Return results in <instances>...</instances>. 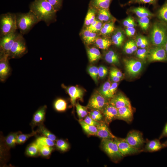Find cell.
I'll return each mask as SVG.
<instances>
[{
    "label": "cell",
    "mask_w": 167,
    "mask_h": 167,
    "mask_svg": "<svg viewBox=\"0 0 167 167\" xmlns=\"http://www.w3.org/2000/svg\"><path fill=\"white\" fill-rule=\"evenodd\" d=\"M29 8L39 22L43 21L48 26L55 20L57 11L47 0H34Z\"/></svg>",
    "instance_id": "6da1fadb"
},
{
    "label": "cell",
    "mask_w": 167,
    "mask_h": 167,
    "mask_svg": "<svg viewBox=\"0 0 167 167\" xmlns=\"http://www.w3.org/2000/svg\"><path fill=\"white\" fill-rule=\"evenodd\" d=\"M16 15L17 29L23 35L28 33L39 22L34 14L30 11L26 13H17Z\"/></svg>",
    "instance_id": "7a4b0ae2"
},
{
    "label": "cell",
    "mask_w": 167,
    "mask_h": 167,
    "mask_svg": "<svg viewBox=\"0 0 167 167\" xmlns=\"http://www.w3.org/2000/svg\"><path fill=\"white\" fill-rule=\"evenodd\" d=\"M150 40L154 46H164L167 42V24L162 21L155 23L151 30Z\"/></svg>",
    "instance_id": "3957f363"
},
{
    "label": "cell",
    "mask_w": 167,
    "mask_h": 167,
    "mask_svg": "<svg viewBox=\"0 0 167 167\" xmlns=\"http://www.w3.org/2000/svg\"><path fill=\"white\" fill-rule=\"evenodd\" d=\"M16 14L8 12L3 14L0 16V36L16 32Z\"/></svg>",
    "instance_id": "277c9868"
},
{
    "label": "cell",
    "mask_w": 167,
    "mask_h": 167,
    "mask_svg": "<svg viewBox=\"0 0 167 167\" xmlns=\"http://www.w3.org/2000/svg\"><path fill=\"white\" fill-rule=\"evenodd\" d=\"M101 147L103 150L114 162L118 161L123 157L113 139H102Z\"/></svg>",
    "instance_id": "5b68a950"
},
{
    "label": "cell",
    "mask_w": 167,
    "mask_h": 167,
    "mask_svg": "<svg viewBox=\"0 0 167 167\" xmlns=\"http://www.w3.org/2000/svg\"><path fill=\"white\" fill-rule=\"evenodd\" d=\"M28 51L26 43L23 35L18 33L9 52V58H20L26 54Z\"/></svg>",
    "instance_id": "8992f818"
},
{
    "label": "cell",
    "mask_w": 167,
    "mask_h": 167,
    "mask_svg": "<svg viewBox=\"0 0 167 167\" xmlns=\"http://www.w3.org/2000/svg\"><path fill=\"white\" fill-rule=\"evenodd\" d=\"M113 139L118 145L120 153L123 156L134 155L143 152L142 149H137L131 146L125 139L115 137Z\"/></svg>",
    "instance_id": "52a82bcc"
},
{
    "label": "cell",
    "mask_w": 167,
    "mask_h": 167,
    "mask_svg": "<svg viewBox=\"0 0 167 167\" xmlns=\"http://www.w3.org/2000/svg\"><path fill=\"white\" fill-rule=\"evenodd\" d=\"M125 139L131 146L139 149H142L145 142L142 133L135 130L130 131Z\"/></svg>",
    "instance_id": "ba28073f"
},
{
    "label": "cell",
    "mask_w": 167,
    "mask_h": 167,
    "mask_svg": "<svg viewBox=\"0 0 167 167\" xmlns=\"http://www.w3.org/2000/svg\"><path fill=\"white\" fill-rule=\"evenodd\" d=\"M18 33L17 32H12L0 37V54L8 55Z\"/></svg>",
    "instance_id": "9c48e42d"
},
{
    "label": "cell",
    "mask_w": 167,
    "mask_h": 167,
    "mask_svg": "<svg viewBox=\"0 0 167 167\" xmlns=\"http://www.w3.org/2000/svg\"><path fill=\"white\" fill-rule=\"evenodd\" d=\"M124 62L126 72L131 76H136L142 70L143 64L140 61L132 59H125Z\"/></svg>",
    "instance_id": "30bf717a"
},
{
    "label": "cell",
    "mask_w": 167,
    "mask_h": 167,
    "mask_svg": "<svg viewBox=\"0 0 167 167\" xmlns=\"http://www.w3.org/2000/svg\"><path fill=\"white\" fill-rule=\"evenodd\" d=\"M107 99L100 93H94L90 99L87 107L92 109L102 111L108 104Z\"/></svg>",
    "instance_id": "8fae6325"
},
{
    "label": "cell",
    "mask_w": 167,
    "mask_h": 167,
    "mask_svg": "<svg viewBox=\"0 0 167 167\" xmlns=\"http://www.w3.org/2000/svg\"><path fill=\"white\" fill-rule=\"evenodd\" d=\"M147 56L150 62L167 61V56L164 46H155L149 51Z\"/></svg>",
    "instance_id": "7c38bea8"
},
{
    "label": "cell",
    "mask_w": 167,
    "mask_h": 167,
    "mask_svg": "<svg viewBox=\"0 0 167 167\" xmlns=\"http://www.w3.org/2000/svg\"><path fill=\"white\" fill-rule=\"evenodd\" d=\"M9 59L8 55L0 54V80L1 82L5 81L10 74Z\"/></svg>",
    "instance_id": "4fadbf2b"
},
{
    "label": "cell",
    "mask_w": 167,
    "mask_h": 167,
    "mask_svg": "<svg viewBox=\"0 0 167 167\" xmlns=\"http://www.w3.org/2000/svg\"><path fill=\"white\" fill-rule=\"evenodd\" d=\"M70 97L71 102L73 107L75 105V102L78 99L82 100L84 95V91L78 87L71 86L66 87L62 85Z\"/></svg>",
    "instance_id": "5bb4252c"
},
{
    "label": "cell",
    "mask_w": 167,
    "mask_h": 167,
    "mask_svg": "<svg viewBox=\"0 0 167 167\" xmlns=\"http://www.w3.org/2000/svg\"><path fill=\"white\" fill-rule=\"evenodd\" d=\"M109 103L117 109L125 106L131 108L129 99L121 93H119L111 98Z\"/></svg>",
    "instance_id": "9a60e30c"
},
{
    "label": "cell",
    "mask_w": 167,
    "mask_h": 167,
    "mask_svg": "<svg viewBox=\"0 0 167 167\" xmlns=\"http://www.w3.org/2000/svg\"><path fill=\"white\" fill-rule=\"evenodd\" d=\"M105 122L109 124L113 120L117 119L118 109L109 103L102 110Z\"/></svg>",
    "instance_id": "2e32d148"
},
{
    "label": "cell",
    "mask_w": 167,
    "mask_h": 167,
    "mask_svg": "<svg viewBox=\"0 0 167 167\" xmlns=\"http://www.w3.org/2000/svg\"><path fill=\"white\" fill-rule=\"evenodd\" d=\"M47 108L45 105L41 106L34 113L31 122L33 127L43 124L45 118Z\"/></svg>",
    "instance_id": "e0dca14e"
},
{
    "label": "cell",
    "mask_w": 167,
    "mask_h": 167,
    "mask_svg": "<svg viewBox=\"0 0 167 167\" xmlns=\"http://www.w3.org/2000/svg\"><path fill=\"white\" fill-rule=\"evenodd\" d=\"M105 122H101L97 127L96 136L103 139H113L116 137L110 131Z\"/></svg>",
    "instance_id": "ac0fdd59"
},
{
    "label": "cell",
    "mask_w": 167,
    "mask_h": 167,
    "mask_svg": "<svg viewBox=\"0 0 167 167\" xmlns=\"http://www.w3.org/2000/svg\"><path fill=\"white\" fill-rule=\"evenodd\" d=\"M117 119L123 120L128 123H131L133 119V114L131 108L123 107L118 109Z\"/></svg>",
    "instance_id": "d6986e66"
},
{
    "label": "cell",
    "mask_w": 167,
    "mask_h": 167,
    "mask_svg": "<svg viewBox=\"0 0 167 167\" xmlns=\"http://www.w3.org/2000/svg\"><path fill=\"white\" fill-rule=\"evenodd\" d=\"M159 139H155L148 141L144 148L143 152H156L164 148L162 143Z\"/></svg>",
    "instance_id": "ffe728a7"
},
{
    "label": "cell",
    "mask_w": 167,
    "mask_h": 167,
    "mask_svg": "<svg viewBox=\"0 0 167 167\" xmlns=\"http://www.w3.org/2000/svg\"><path fill=\"white\" fill-rule=\"evenodd\" d=\"M98 20L101 22H108L113 21V18L110 13L109 9H97Z\"/></svg>",
    "instance_id": "44dd1931"
},
{
    "label": "cell",
    "mask_w": 167,
    "mask_h": 167,
    "mask_svg": "<svg viewBox=\"0 0 167 167\" xmlns=\"http://www.w3.org/2000/svg\"><path fill=\"white\" fill-rule=\"evenodd\" d=\"M112 0H91L90 6L96 10L101 9H109Z\"/></svg>",
    "instance_id": "7402d4cb"
},
{
    "label": "cell",
    "mask_w": 167,
    "mask_h": 167,
    "mask_svg": "<svg viewBox=\"0 0 167 167\" xmlns=\"http://www.w3.org/2000/svg\"><path fill=\"white\" fill-rule=\"evenodd\" d=\"M82 36L84 41L87 44H90L94 42L97 37L96 32H92L86 28L83 31Z\"/></svg>",
    "instance_id": "603a6c76"
},
{
    "label": "cell",
    "mask_w": 167,
    "mask_h": 167,
    "mask_svg": "<svg viewBox=\"0 0 167 167\" xmlns=\"http://www.w3.org/2000/svg\"><path fill=\"white\" fill-rule=\"evenodd\" d=\"M79 122L83 130L87 134L89 135H96L97 132L96 126L86 123L82 119H79Z\"/></svg>",
    "instance_id": "cb8c5ba5"
},
{
    "label": "cell",
    "mask_w": 167,
    "mask_h": 167,
    "mask_svg": "<svg viewBox=\"0 0 167 167\" xmlns=\"http://www.w3.org/2000/svg\"><path fill=\"white\" fill-rule=\"evenodd\" d=\"M105 59L108 63L113 64H119V58L118 54L113 51L110 50L105 54Z\"/></svg>",
    "instance_id": "d4e9b609"
},
{
    "label": "cell",
    "mask_w": 167,
    "mask_h": 167,
    "mask_svg": "<svg viewBox=\"0 0 167 167\" xmlns=\"http://www.w3.org/2000/svg\"><path fill=\"white\" fill-rule=\"evenodd\" d=\"M88 58L91 62H93L101 58V54L97 48L92 47L89 48L87 51Z\"/></svg>",
    "instance_id": "484cf974"
},
{
    "label": "cell",
    "mask_w": 167,
    "mask_h": 167,
    "mask_svg": "<svg viewBox=\"0 0 167 167\" xmlns=\"http://www.w3.org/2000/svg\"><path fill=\"white\" fill-rule=\"evenodd\" d=\"M131 11L135 14L139 18L148 17L153 16L148 10L143 7H137L132 9Z\"/></svg>",
    "instance_id": "4316f807"
},
{
    "label": "cell",
    "mask_w": 167,
    "mask_h": 167,
    "mask_svg": "<svg viewBox=\"0 0 167 167\" xmlns=\"http://www.w3.org/2000/svg\"><path fill=\"white\" fill-rule=\"evenodd\" d=\"M94 42L97 47L102 49H107L112 44L110 40L104 37H97Z\"/></svg>",
    "instance_id": "83f0119b"
},
{
    "label": "cell",
    "mask_w": 167,
    "mask_h": 167,
    "mask_svg": "<svg viewBox=\"0 0 167 167\" xmlns=\"http://www.w3.org/2000/svg\"><path fill=\"white\" fill-rule=\"evenodd\" d=\"M96 9L95 8L90 6L84 21V24L86 27L92 23L96 19Z\"/></svg>",
    "instance_id": "f1b7e54d"
},
{
    "label": "cell",
    "mask_w": 167,
    "mask_h": 167,
    "mask_svg": "<svg viewBox=\"0 0 167 167\" xmlns=\"http://www.w3.org/2000/svg\"><path fill=\"white\" fill-rule=\"evenodd\" d=\"M124 40V36L122 32L120 30L117 31L112 37V41L118 47L121 46Z\"/></svg>",
    "instance_id": "f546056e"
},
{
    "label": "cell",
    "mask_w": 167,
    "mask_h": 167,
    "mask_svg": "<svg viewBox=\"0 0 167 167\" xmlns=\"http://www.w3.org/2000/svg\"><path fill=\"white\" fill-rule=\"evenodd\" d=\"M26 154L28 156L31 157L36 156L39 154V146L35 141L28 146L26 150Z\"/></svg>",
    "instance_id": "4dcf8cb0"
},
{
    "label": "cell",
    "mask_w": 167,
    "mask_h": 167,
    "mask_svg": "<svg viewBox=\"0 0 167 167\" xmlns=\"http://www.w3.org/2000/svg\"><path fill=\"white\" fill-rule=\"evenodd\" d=\"M20 132L12 133L9 134L5 139L6 146L9 148H13L16 143L17 139Z\"/></svg>",
    "instance_id": "1f68e13d"
},
{
    "label": "cell",
    "mask_w": 167,
    "mask_h": 167,
    "mask_svg": "<svg viewBox=\"0 0 167 167\" xmlns=\"http://www.w3.org/2000/svg\"><path fill=\"white\" fill-rule=\"evenodd\" d=\"M53 106L54 109L57 111L63 112L67 109V103L64 99L59 98L54 101Z\"/></svg>",
    "instance_id": "d6a6232c"
},
{
    "label": "cell",
    "mask_w": 167,
    "mask_h": 167,
    "mask_svg": "<svg viewBox=\"0 0 167 167\" xmlns=\"http://www.w3.org/2000/svg\"><path fill=\"white\" fill-rule=\"evenodd\" d=\"M115 28L114 22L111 21L104 24L100 31L102 35H107L112 32Z\"/></svg>",
    "instance_id": "836d02e7"
},
{
    "label": "cell",
    "mask_w": 167,
    "mask_h": 167,
    "mask_svg": "<svg viewBox=\"0 0 167 167\" xmlns=\"http://www.w3.org/2000/svg\"><path fill=\"white\" fill-rule=\"evenodd\" d=\"M39 126L38 129L37 130L38 133L41 134L43 136L46 137L53 141H54L56 140V136L51 133L43 124Z\"/></svg>",
    "instance_id": "e575fe53"
},
{
    "label": "cell",
    "mask_w": 167,
    "mask_h": 167,
    "mask_svg": "<svg viewBox=\"0 0 167 167\" xmlns=\"http://www.w3.org/2000/svg\"><path fill=\"white\" fill-rule=\"evenodd\" d=\"M111 84L109 81H107L102 85L100 91V93L107 99H111L113 97L109 91Z\"/></svg>",
    "instance_id": "d590c367"
},
{
    "label": "cell",
    "mask_w": 167,
    "mask_h": 167,
    "mask_svg": "<svg viewBox=\"0 0 167 167\" xmlns=\"http://www.w3.org/2000/svg\"><path fill=\"white\" fill-rule=\"evenodd\" d=\"M158 15L162 22L167 24V1L159 10Z\"/></svg>",
    "instance_id": "8d00e7d4"
},
{
    "label": "cell",
    "mask_w": 167,
    "mask_h": 167,
    "mask_svg": "<svg viewBox=\"0 0 167 167\" xmlns=\"http://www.w3.org/2000/svg\"><path fill=\"white\" fill-rule=\"evenodd\" d=\"M35 142L38 145L43 146L53 147L55 145L54 141L44 136L37 138Z\"/></svg>",
    "instance_id": "74e56055"
},
{
    "label": "cell",
    "mask_w": 167,
    "mask_h": 167,
    "mask_svg": "<svg viewBox=\"0 0 167 167\" xmlns=\"http://www.w3.org/2000/svg\"><path fill=\"white\" fill-rule=\"evenodd\" d=\"M38 133L37 131H33L29 134H22L21 133H20L18 135L16 143L21 144L24 143L29 138L32 136L35 135Z\"/></svg>",
    "instance_id": "f35d334b"
},
{
    "label": "cell",
    "mask_w": 167,
    "mask_h": 167,
    "mask_svg": "<svg viewBox=\"0 0 167 167\" xmlns=\"http://www.w3.org/2000/svg\"><path fill=\"white\" fill-rule=\"evenodd\" d=\"M38 145L39 148V154L43 157H47L49 156L54 149L52 147Z\"/></svg>",
    "instance_id": "ab89813d"
},
{
    "label": "cell",
    "mask_w": 167,
    "mask_h": 167,
    "mask_svg": "<svg viewBox=\"0 0 167 167\" xmlns=\"http://www.w3.org/2000/svg\"><path fill=\"white\" fill-rule=\"evenodd\" d=\"M103 24L102 22L96 19L92 23L87 27L86 28L92 32H96L100 31Z\"/></svg>",
    "instance_id": "60d3db41"
},
{
    "label": "cell",
    "mask_w": 167,
    "mask_h": 167,
    "mask_svg": "<svg viewBox=\"0 0 167 167\" xmlns=\"http://www.w3.org/2000/svg\"><path fill=\"white\" fill-rule=\"evenodd\" d=\"M76 112L79 119H82L87 115V107L80 105L79 102L75 105Z\"/></svg>",
    "instance_id": "b9f144b4"
},
{
    "label": "cell",
    "mask_w": 167,
    "mask_h": 167,
    "mask_svg": "<svg viewBox=\"0 0 167 167\" xmlns=\"http://www.w3.org/2000/svg\"><path fill=\"white\" fill-rule=\"evenodd\" d=\"M55 144L57 148L62 152L66 151L69 148L68 143L62 139H59L56 140Z\"/></svg>",
    "instance_id": "7bdbcfd3"
},
{
    "label": "cell",
    "mask_w": 167,
    "mask_h": 167,
    "mask_svg": "<svg viewBox=\"0 0 167 167\" xmlns=\"http://www.w3.org/2000/svg\"><path fill=\"white\" fill-rule=\"evenodd\" d=\"M135 42L137 46L141 48H145L148 45V42L147 39L142 36H138Z\"/></svg>",
    "instance_id": "ee69618b"
},
{
    "label": "cell",
    "mask_w": 167,
    "mask_h": 167,
    "mask_svg": "<svg viewBox=\"0 0 167 167\" xmlns=\"http://www.w3.org/2000/svg\"><path fill=\"white\" fill-rule=\"evenodd\" d=\"M138 22L143 30L146 31L148 29L149 24V19L148 17L139 18Z\"/></svg>",
    "instance_id": "f6af8a7d"
},
{
    "label": "cell",
    "mask_w": 167,
    "mask_h": 167,
    "mask_svg": "<svg viewBox=\"0 0 167 167\" xmlns=\"http://www.w3.org/2000/svg\"><path fill=\"white\" fill-rule=\"evenodd\" d=\"M88 72L96 83H97V77L98 73V68L95 66H89L88 68Z\"/></svg>",
    "instance_id": "bcb514c9"
},
{
    "label": "cell",
    "mask_w": 167,
    "mask_h": 167,
    "mask_svg": "<svg viewBox=\"0 0 167 167\" xmlns=\"http://www.w3.org/2000/svg\"><path fill=\"white\" fill-rule=\"evenodd\" d=\"M148 52L147 50L145 48H141L137 49L136 50V56L139 58L144 60L147 56Z\"/></svg>",
    "instance_id": "7dc6e473"
},
{
    "label": "cell",
    "mask_w": 167,
    "mask_h": 167,
    "mask_svg": "<svg viewBox=\"0 0 167 167\" xmlns=\"http://www.w3.org/2000/svg\"><path fill=\"white\" fill-rule=\"evenodd\" d=\"M57 11L61 8L63 0H47Z\"/></svg>",
    "instance_id": "c3c4849f"
},
{
    "label": "cell",
    "mask_w": 167,
    "mask_h": 167,
    "mask_svg": "<svg viewBox=\"0 0 167 167\" xmlns=\"http://www.w3.org/2000/svg\"><path fill=\"white\" fill-rule=\"evenodd\" d=\"M124 26L126 28L134 27L135 25L134 19L130 17H128L125 19L123 23Z\"/></svg>",
    "instance_id": "681fc988"
},
{
    "label": "cell",
    "mask_w": 167,
    "mask_h": 167,
    "mask_svg": "<svg viewBox=\"0 0 167 167\" xmlns=\"http://www.w3.org/2000/svg\"><path fill=\"white\" fill-rule=\"evenodd\" d=\"M83 120L85 123L88 124L96 126L98 125L100 123V122L92 119L89 115H87L86 116Z\"/></svg>",
    "instance_id": "f907efd6"
},
{
    "label": "cell",
    "mask_w": 167,
    "mask_h": 167,
    "mask_svg": "<svg viewBox=\"0 0 167 167\" xmlns=\"http://www.w3.org/2000/svg\"><path fill=\"white\" fill-rule=\"evenodd\" d=\"M108 73V69L105 66H100L98 68V75L99 77L101 78L105 77Z\"/></svg>",
    "instance_id": "816d5d0a"
},
{
    "label": "cell",
    "mask_w": 167,
    "mask_h": 167,
    "mask_svg": "<svg viewBox=\"0 0 167 167\" xmlns=\"http://www.w3.org/2000/svg\"><path fill=\"white\" fill-rule=\"evenodd\" d=\"M158 0H131L130 3L154 4L156 3Z\"/></svg>",
    "instance_id": "f5cc1de1"
},
{
    "label": "cell",
    "mask_w": 167,
    "mask_h": 167,
    "mask_svg": "<svg viewBox=\"0 0 167 167\" xmlns=\"http://www.w3.org/2000/svg\"><path fill=\"white\" fill-rule=\"evenodd\" d=\"M124 50L127 54H131L134 52L131 46L130 41L125 44L124 47Z\"/></svg>",
    "instance_id": "db71d44e"
},
{
    "label": "cell",
    "mask_w": 167,
    "mask_h": 167,
    "mask_svg": "<svg viewBox=\"0 0 167 167\" xmlns=\"http://www.w3.org/2000/svg\"><path fill=\"white\" fill-rule=\"evenodd\" d=\"M110 75L116 76L121 78L123 77V74L121 71L116 68H112L110 71Z\"/></svg>",
    "instance_id": "11a10c76"
},
{
    "label": "cell",
    "mask_w": 167,
    "mask_h": 167,
    "mask_svg": "<svg viewBox=\"0 0 167 167\" xmlns=\"http://www.w3.org/2000/svg\"><path fill=\"white\" fill-rule=\"evenodd\" d=\"M118 85V82H113L111 84L109 88V92L113 96L116 92Z\"/></svg>",
    "instance_id": "9f6ffc18"
},
{
    "label": "cell",
    "mask_w": 167,
    "mask_h": 167,
    "mask_svg": "<svg viewBox=\"0 0 167 167\" xmlns=\"http://www.w3.org/2000/svg\"><path fill=\"white\" fill-rule=\"evenodd\" d=\"M136 30L134 27L126 28L125 30V32L126 35L129 36H133Z\"/></svg>",
    "instance_id": "6f0895ef"
},
{
    "label": "cell",
    "mask_w": 167,
    "mask_h": 167,
    "mask_svg": "<svg viewBox=\"0 0 167 167\" xmlns=\"http://www.w3.org/2000/svg\"><path fill=\"white\" fill-rule=\"evenodd\" d=\"M91 112L99 119L100 121L102 119L103 116L100 110L97 109H92Z\"/></svg>",
    "instance_id": "680465c9"
},
{
    "label": "cell",
    "mask_w": 167,
    "mask_h": 167,
    "mask_svg": "<svg viewBox=\"0 0 167 167\" xmlns=\"http://www.w3.org/2000/svg\"><path fill=\"white\" fill-rule=\"evenodd\" d=\"M165 137H167V122L166 123L162 132L160 136L159 139H160Z\"/></svg>",
    "instance_id": "91938a15"
},
{
    "label": "cell",
    "mask_w": 167,
    "mask_h": 167,
    "mask_svg": "<svg viewBox=\"0 0 167 167\" xmlns=\"http://www.w3.org/2000/svg\"><path fill=\"white\" fill-rule=\"evenodd\" d=\"M110 79L113 82H119L122 79L118 77L113 75H110Z\"/></svg>",
    "instance_id": "94428289"
},
{
    "label": "cell",
    "mask_w": 167,
    "mask_h": 167,
    "mask_svg": "<svg viewBox=\"0 0 167 167\" xmlns=\"http://www.w3.org/2000/svg\"><path fill=\"white\" fill-rule=\"evenodd\" d=\"M130 41L132 49L134 52L137 50V46L135 42L132 40H131Z\"/></svg>",
    "instance_id": "6125c7cd"
},
{
    "label": "cell",
    "mask_w": 167,
    "mask_h": 167,
    "mask_svg": "<svg viewBox=\"0 0 167 167\" xmlns=\"http://www.w3.org/2000/svg\"><path fill=\"white\" fill-rule=\"evenodd\" d=\"M89 115L93 120L97 121H100L99 119L91 112L89 113Z\"/></svg>",
    "instance_id": "be15d7a7"
},
{
    "label": "cell",
    "mask_w": 167,
    "mask_h": 167,
    "mask_svg": "<svg viewBox=\"0 0 167 167\" xmlns=\"http://www.w3.org/2000/svg\"><path fill=\"white\" fill-rule=\"evenodd\" d=\"M164 148L167 147V140L162 143Z\"/></svg>",
    "instance_id": "e7e4bbea"
},
{
    "label": "cell",
    "mask_w": 167,
    "mask_h": 167,
    "mask_svg": "<svg viewBox=\"0 0 167 167\" xmlns=\"http://www.w3.org/2000/svg\"><path fill=\"white\" fill-rule=\"evenodd\" d=\"M164 47L165 49V51H166V55H167V42H166V43L165 44V45L164 46Z\"/></svg>",
    "instance_id": "03108f58"
}]
</instances>
